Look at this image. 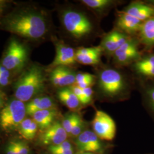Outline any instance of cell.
Wrapping results in <instances>:
<instances>
[{
	"mask_svg": "<svg viewBox=\"0 0 154 154\" xmlns=\"http://www.w3.org/2000/svg\"><path fill=\"white\" fill-rule=\"evenodd\" d=\"M5 29L11 33L30 39L42 38L48 33L45 17L37 12H22L8 17L4 21Z\"/></svg>",
	"mask_w": 154,
	"mask_h": 154,
	"instance_id": "obj_1",
	"label": "cell"
},
{
	"mask_svg": "<svg viewBox=\"0 0 154 154\" xmlns=\"http://www.w3.org/2000/svg\"><path fill=\"white\" fill-rule=\"evenodd\" d=\"M44 74L38 66H32L19 78L14 85L16 99L23 103L35 98L45 88Z\"/></svg>",
	"mask_w": 154,
	"mask_h": 154,
	"instance_id": "obj_2",
	"label": "cell"
},
{
	"mask_svg": "<svg viewBox=\"0 0 154 154\" xmlns=\"http://www.w3.org/2000/svg\"><path fill=\"white\" fill-rule=\"evenodd\" d=\"M61 21L66 31L74 38L82 39L93 31L92 22L82 12L67 9L62 12Z\"/></svg>",
	"mask_w": 154,
	"mask_h": 154,
	"instance_id": "obj_3",
	"label": "cell"
},
{
	"mask_svg": "<svg viewBox=\"0 0 154 154\" xmlns=\"http://www.w3.org/2000/svg\"><path fill=\"white\" fill-rule=\"evenodd\" d=\"M98 86L106 98L115 99L122 96L126 88L123 75L116 69L107 68L99 73Z\"/></svg>",
	"mask_w": 154,
	"mask_h": 154,
	"instance_id": "obj_4",
	"label": "cell"
},
{
	"mask_svg": "<svg viewBox=\"0 0 154 154\" xmlns=\"http://www.w3.org/2000/svg\"><path fill=\"white\" fill-rule=\"evenodd\" d=\"M26 110L25 103L18 99L8 102L0 111V126L6 132L18 129L20 123L26 118Z\"/></svg>",
	"mask_w": 154,
	"mask_h": 154,
	"instance_id": "obj_5",
	"label": "cell"
},
{
	"mask_svg": "<svg viewBox=\"0 0 154 154\" xmlns=\"http://www.w3.org/2000/svg\"><path fill=\"white\" fill-rule=\"evenodd\" d=\"M73 143L75 149H77V152L107 154V151L111 149V145L109 143L101 140L89 128L75 138Z\"/></svg>",
	"mask_w": 154,
	"mask_h": 154,
	"instance_id": "obj_6",
	"label": "cell"
},
{
	"mask_svg": "<svg viewBox=\"0 0 154 154\" xmlns=\"http://www.w3.org/2000/svg\"><path fill=\"white\" fill-rule=\"evenodd\" d=\"M28 59L25 46L16 39H11L1 61V65L11 71L20 70L25 66Z\"/></svg>",
	"mask_w": 154,
	"mask_h": 154,
	"instance_id": "obj_7",
	"label": "cell"
},
{
	"mask_svg": "<svg viewBox=\"0 0 154 154\" xmlns=\"http://www.w3.org/2000/svg\"><path fill=\"white\" fill-rule=\"evenodd\" d=\"M92 130L101 140L112 141L116 135V123L113 119L102 110H97L91 122Z\"/></svg>",
	"mask_w": 154,
	"mask_h": 154,
	"instance_id": "obj_8",
	"label": "cell"
},
{
	"mask_svg": "<svg viewBox=\"0 0 154 154\" xmlns=\"http://www.w3.org/2000/svg\"><path fill=\"white\" fill-rule=\"evenodd\" d=\"M68 137L61 122L56 121L48 129L42 132L39 140L42 145L49 147L60 144L67 140Z\"/></svg>",
	"mask_w": 154,
	"mask_h": 154,
	"instance_id": "obj_9",
	"label": "cell"
},
{
	"mask_svg": "<svg viewBox=\"0 0 154 154\" xmlns=\"http://www.w3.org/2000/svg\"><path fill=\"white\" fill-rule=\"evenodd\" d=\"M113 57L116 63L125 65L133 61L140 60V55L137 42L130 38L116 51L113 54Z\"/></svg>",
	"mask_w": 154,
	"mask_h": 154,
	"instance_id": "obj_10",
	"label": "cell"
},
{
	"mask_svg": "<svg viewBox=\"0 0 154 154\" xmlns=\"http://www.w3.org/2000/svg\"><path fill=\"white\" fill-rule=\"evenodd\" d=\"M76 74L66 66H58L53 68L50 75L52 85L57 88H69L75 83Z\"/></svg>",
	"mask_w": 154,
	"mask_h": 154,
	"instance_id": "obj_11",
	"label": "cell"
},
{
	"mask_svg": "<svg viewBox=\"0 0 154 154\" xmlns=\"http://www.w3.org/2000/svg\"><path fill=\"white\" fill-rule=\"evenodd\" d=\"M76 62L75 51L74 49L66 45L58 43L56 46L55 58L51 64V67L68 66Z\"/></svg>",
	"mask_w": 154,
	"mask_h": 154,
	"instance_id": "obj_12",
	"label": "cell"
},
{
	"mask_svg": "<svg viewBox=\"0 0 154 154\" xmlns=\"http://www.w3.org/2000/svg\"><path fill=\"white\" fill-rule=\"evenodd\" d=\"M129 39V37L126 34L114 30L105 35L102 41L100 47L107 53L113 55Z\"/></svg>",
	"mask_w": 154,
	"mask_h": 154,
	"instance_id": "obj_13",
	"label": "cell"
},
{
	"mask_svg": "<svg viewBox=\"0 0 154 154\" xmlns=\"http://www.w3.org/2000/svg\"><path fill=\"white\" fill-rule=\"evenodd\" d=\"M100 46L81 48L75 51L76 62L85 65H93L98 63L102 52Z\"/></svg>",
	"mask_w": 154,
	"mask_h": 154,
	"instance_id": "obj_14",
	"label": "cell"
},
{
	"mask_svg": "<svg viewBox=\"0 0 154 154\" xmlns=\"http://www.w3.org/2000/svg\"><path fill=\"white\" fill-rule=\"evenodd\" d=\"M122 11L142 22L154 16V7L140 2L132 3Z\"/></svg>",
	"mask_w": 154,
	"mask_h": 154,
	"instance_id": "obj_15",
	"label": "cell"
},
{
	"mask_svg": "<svg viewBox=\"0 0 154 154\" xmlns=\"http://www.w3.org/2000/svg\"><path fill=\"white\" fill-rule=\"evenodd\" d=\"M55 103L53 99L49 96L37 97L29 101L26 105V114L33 116L41 110L54 109Z\"/></svg>",
	"mask_w": 154,
	"mask_h": 154,
	"instance_id": "obj_16",
	"label": "cell"
},
{
	"mask_svg": "<svg viewBox=\"0 0 154 154\" xmlns=\"http://www.w3.org/2000/svg\"><path fill=\"white\" fill-rule=\"evenodd\" d=\"M58 112L55 109L41 110L35 112L33 116V120L36 123L38 128L44 131L51 126L56 121Z\"/></svg>",
	"mask_w": 154,
	"mask_h": 154,
	"instance_id": "obj_17",
	"label": "cell"
},
{
	"mask_svg": "<svg viewBox=\"0 0 154 154\" xmlns=\"http://www.w3.org/2000/svg\"><path fill=\"white\" fill-rule=\"evenodd\" d=\"M57 96L61 102L72 112H78L83 107L70 88H61L57 92Z\"/></svg>",
	"mask_w": 154,
	"mask_h": 154,
	"instance_id": "obj_18",
	"label": "cell"
},
{
	"mask_svg": "<svg viewBox=\"0 0 154 154\" xmlns=\"http://www.w3.org/2000/svg\"><path fill=\"white\" fill-rule=\"evenodd\" d=\"M142 23L136 18L121 11L118 16L117 25L123 31L132 34L139 30Z\"/></svg>",
	"mask_w": 154,
	"mask_h": 154,
	"instance_id": "obj_19",
	"label": "cell"
},
{
	"mask_svg": "<svg viewBox=\"0 0 154 154\" xmlns=\"http://www.w3.org/2000/svg\"><path fill=\"white\" fill-rule=\"evenodd\" d=\"M142 42L147 48L154 46V16L144 21L139 29Z\"/></svg>",
	"mask_w": 154,
	"mask_h": 154,
	"instance_id": "obj_20",
	"label": "cell"
},
{
	"mask_svg": "<svg viewBox=\"0 0 154 154\" xmlns=\"http://www.w3.org/2000/svg\"><path fill=\"white\" fill-rule=\"evenodd\" d=\"M38 127L33 119L25 118L18 127V132L22 138L26 140H32L35 138Z\"/></svg>",
	"mask_w": 154,
	"mask_h": 154,
	"instance_id": "obj_21",
	"label": "cell"
},
{
	"mask_svg": "<svg viewBox=\"0 0 154 154\" xmlns=\"http://www.w3.org/2000/svg\"><path fill=\"white\" fill-rule=\"evenodd\" d=\"M82 3L96 11H103L114 4L111 0H82Z\"/></svg>",
	"mask_w": 154,
	"mask_h": 154,
	"instance_id": "obj_22",
	"label": "cell"
},
{
	"mask_svg": "<svg viewBox=\"0 0 154 154\" xmlns=\"http://www.w3.org/2000/svg\"><path fill=\"white\" fill-rule=\"evenodd\" d=\"M81 117H82V116L78 113V112L72 111L64 116L63 120L61 122V123L69 137L71 133L72 128Z\"/></svg>",
	"mask_w": 154,
	"mask_h": 154,
	"instance_id": "obj_23",
	"label": "cell"
},
{
	"mask_svg": "<svg viewBox=\"0 0 154 154\" xmlns=\"http://www.w3.org/2000/svg\"><path fill=\"white\" fill-rule=\"evenodd\" d=\"M154 67V55H150L137 61L135 64V68L139 72L143 70Z\"/></svg>",
	"mask_w": 154,
	"mask_h": 154,
	"instance_id": "obj_24",
	"label": "cell"
},
{
	"mask_svg": "<svg viewBox=\"0 0 154 154\" xmlns=\"http://www.w3.org/2000/svg\"><path fill=\"white\" fill-rule=\"evenodd\" d=\"M74 149H75L74 143H72L71 141L69 140L68 139L59 145L50 146L48 147V151L50 154H54L57 152Z\"/></svg>",
	"mask_w": 154,
	"mask_h": 154,
	"instance_id": "obj_25",
	"label": "cell"
},
{
	"mask_svg": "<svg viewBox=\"0 0 154 154\" xmlns=\"http://www.w3.org/2000/svg\"><path fill=\"white\" fill-rule=\"evenodd\" d=\"M146 100L149 110L154 116V85L146 90Z\"/></svg>",
	"mask_w": 154,
	"mask_h": 154,
	"instance_id": "obj_26",
	"label": "cell"
},
{
	"mask_svg": "<svg viewBox=\"0 0 154 154\" xmlns=\"http://www.w3.org/2000/svg\"><path fill=\"white\" fill-rule=\"evenodd\" d=\"M13 142L18 154H29L30 149L26 143L19 140H13Z\"/></svg>",
	"mask_w": 154,
	"mask_h": 154,
	"instance_id": "obj_27",
	"label": "cell"
},
{
	"mask_svg": "<svg viewBox=\"0 0 154 154\" xmlns=\"http://www.w3.org/2000/svg\"><path fill=\"white\" fill-rule=\"evenodd\" d=\"M85 98V106L91 103L93 99L94 91L91 87L82 89Z\"/></svg>",
	"mask_w": 154,
	"mask_h": 154,
	"instance_id": "obj_28",
	"label": "cell"
},
{
	"mask_svg": "<svg viewBox=\"0 0 154 154\" xmlns=\"http://www.w3.org/2000/svg\"><path fill=\"white\" fill-rule=\"evenodd\" d=\"M69 88L72 90L74 94L77 96V98L79 100L83 106H85V98H84L82 89L79 88L75 85H72Z\"/></svg>",
	"mask_w": 154,
	"mask_h": 154,
	"instance_id": "obj_29",
	"label": "cell"
},
{
	"mask_svg": "<svg viewBox=\"0 0 154 154\" xmlns=\"http://www.w3.org/2000/svg\"><path fill=\"white\" fill-rule=\"evenodd\" d=\"M6 154H19L16 149L13 140L8 144L6 148Z\"/></svg>",
	"mask_w": 154,
	"mask_h": 154,
	"instance_id": "obj_30",
	"label": "cell"
},
{
	"mask_svg": "<svg viewBox=\"0 0 154 154\" xmlns=\"http://www.w3.org/2000/svg\"><path fill=\"white\" fill-rule=\"evenodd\" d=\"M140 74L147 77H154V67L144 69L139 72Z\"/></svg>",
	"mask_w": 154,
	"mask_h": 154,
	"instance_id": "obj_31",
	"label": "cell"
},
{
	"mask_svg": "<svg viewBox=\"0 0 154 154\" xmlns=\"http://www.w3.org/2000/svg\"><path fill=\"white\" fill-rule=\"evenodd\" d=\"M0 76L5 78H11V72L1 64L0 65Z\"/></svg>",
	"mask_w": 154,
	"mask_h": 154,
	"instance_id": "obj_32",
	"label": "cell"
},
{
	"mask_svg": "<svg viewBox=\"0 0 154 154\" xmlns=\"http://www.w3.org/2000/svg\"><path fill=\"white\" fill-rule=\"evenodd\" d=\"M11 82V79L0 76V87H5Z\"/></svg>",
	"mask_w": 154,
	"mask_h": 154,
	"instance_id": "obj_33",
	"label": "cell"
},
{
	"mask_svg": "<svg viewBox=\"0 0 154 154\" xmlns=\"http://www.w3.org/2000/svg\"><path fill=\"white\" fill-rule=\"evenodd\" d=\"M5 95L4 93L0 90V110H1L5 105Z\"/></svg>",
	"mask_w": 154,
	"mask_h": 154,
	"instance_id": "obj_34",
	"label": "cell"
},
{
	"mask_svg": "<svg viewBox=\"0 0 154 154\" xmlns=\"http://www.w3.org/2000/svg\"><path fill=\"white\" fill-rule=\"evenodd\" d=\"M75 154H95L91 152H76Z\"/></svg>",
	"mask_w": 154,
	"mask_h": 154,
	"instance_id": "obj_35",
	"label": "cell"
},
{
	"mask_svg": "<svg viewBox=\"0 0 154 154\" xmlns=\"http://www.w3.org/2000/svg\"><path fill=\"white\" fill-rule=\"evenodd\" d=\"M50 154V153H49V154Z\"/></svg>",
	"mask_w": 154,
	"mask_h": 154,
	"instance_id": "obj_36",
	"label": "cell"
}]
</instances>
